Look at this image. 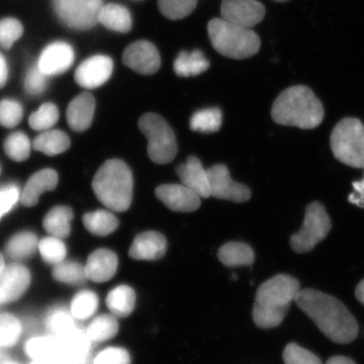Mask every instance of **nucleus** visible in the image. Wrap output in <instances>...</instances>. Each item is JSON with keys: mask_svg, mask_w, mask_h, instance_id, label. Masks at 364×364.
I'll return each mask as SVG.
<instances>
[{"mask_svg": "<svg viewBox=\"0 0 364 364\" xmlns=\"http://www.w3.org/2000/svg\"><path fill=\"white\" fill-rule=\"evenodd\" d=\"M21 350L28 361L44 360V359L61 360L59 338L46 332L31 335L23 340Z\"/></svg>", "mask_w": 364, "mask_h": 364, "instance_id": "a211bd4d", "label": "nucleus"}, {"mask_svg": "<svg viewBox=\"0 0 364 364\" xmlns=\"http://www.w3.org/2000/svg\"><path fill=\"white\" fill-rule=\"evenodd\" d=\"M26 326L16 314L0 313V350L6 351L16 348L25 337Z\"/></svg>", "mask_w": 364, "mask_h": 364, "instance_id": "b1692460", "label": "nucleus"}, {"mask_svg": "<svg viewBox=\"0 0 364 364\" xmlns=\"http://www.w3.org/2000/svg\"><path fill=\"white\" fill-rule=\"evenodd\" d=\"M18 200H21V195L16 186L0 188V219L14 207Z\"/></svg>", "mask_w": 364, "mask_h": 364, "instance_id": "de8ad7c7", "label": "nucleus"}, {"mask_svg": "<svg viewBox=\"0 0 364 364\" xmlns=\"http://www.w3.org/2000/svg\"><path fill=\"white\" fill-rule=\"evenodd\" d=\"M330 145L335 158L352 168L364 169V124L345 117L333 129Z\"/></svg>", "mask_w": 364, "mask_h": 364, "instance_id": "423d86ee", "label": "nucleus"}, {"mask_svg": "<svg viewBox=\"0 0 364 364\" xmlns=\"http://www.w3.org/2000/svg\"><path fill=\"white\" fill-rule=\"evenodd\" d=\"M98 304H100V299L97 294L92 291L85 289L73 296L69 310L74 318L81 322L95 316L98 309Z\"/></svg>", "mask_w": 364, "mask_h": 364, "instance_id": "f704fd0d", "label": "nucleus"}, {"mask_svg": "<svg viewBox=\"0 0 364 364\" xmlns=\"http://www.w3.org/2000/svg\"><path fill=\"white\" fill-rule=\"evenodd\" d=\"M85 332L92 342L107 341L119 332V322L112 314H104L93 318Z\"/></svg>", "mask_w": 364, "mask_h": 364, "instance_id": "473e14b6", "label": "nucleus"}, {"mask_svg": "<svg viewBox=\"0 0 364 364\" xmlns=\"http://www.w3.org/2000/svg\"><path fill=\"white\" fill-rule=\"evenodd\" d=\"M354 191L348 196V200L352 205L364 208V177L360 181L352 182Z\"/></svg>", "mask_w": 364, "mask_h": 364, "instance_id": "09e8293b", "label": "nucleus"}, {"mask_svg": "<svg viewBox=\"0 0 364 364\" xmlns=\"http://www.w3.org/2000/svg\"><path fill=\"white\" fill-rule=\"evenodd\" d=\"M41 256L48 264L57 265L65 260L67 248L62 239L56 237H47L39 242Z\"/></svg>", "mask_w": 364, "mask_h": 364, "instance_id": "4c0bfd02", "label": "nucleus"}, {"mask_svg": "<svg viewBox=\"0 0 364 364\" xmlns=\"http://www.w3.org/2000/svg\"><path fill=\"white\" fill-rule=\"evenodd\" d=\"M107 306L116 317L130 316L136 306L135 291L124 284L114 287L107 294Z\"/></svg>", "mask_w": 364, "mask_h": 364, "instance_id": "cd10ccee", "label": "nucleus"}, {"mask_svg": "<svg viewBox=\"0 0 364 364\" xmlns=\"http://www.w3.org/2000/svg\"><path fill=\"white\" fill-rule=\"evenodd\" d=\"M32 284L30 270L21 264H11L0 274V306L16 303L25 296Z\"/></svg>", "mask_w": 364, "mask_h": 364, "instance_id": "9b49d317", "label": "nucleus"}, {"mask_svg": "<svg viewBox=\"0 0 364 364\" xmlns=\"http://www.w3.org/2000/svg\"><path fill=\"white\" fill-rule=\"evenodd\" d=\"M198 0H158L160 13L172 21L186 18L195 11Z\"/></svg>", "mask_w": 364, "mask_h": 364, "instance_id": "a19ab883", "label": "nucleus"}, {"mask_svg": "<svg viewBox=\"0 0 364 364\" xmlns=\"http://www.w3.org/2000/svg\"><path fill=\"white\" fill-rule=\"evenodd\" d=\"M123 61L124 65L143 75L156 73L161 65L157 48L148 41H138L129 46L124 50Z\"/></svg>", "mask_w": 364, "mask_h": 364, "instance_id": "ddd939ff", "label": "nucleus"}, {"mask_svg": "<svg viewBox=\"0 0 364 364\" xmlns=\"http://www.w3.org/2000/svg\"><path fill=\"white\" fill-rule=\"evenodd\" d=\"M119 260L117 254L109 249H97L93 251L86 261L85 272L91 282H109L116 274Z\"/></svg>", "mask_w": 364, "mask_h": 364, "instance_id": "6ab92c4d", "label": "nucleus"}, {"mask_svg": "<svg viewBox=\"0 0 364 364\" xmlns=\"http://www.w3.org/2000/svg\"><path fill=\"white\" fill-rule=\"evenodd\" d=\"M58 107L51 102L41 105L28 119V124L33 130L45 132L50 130L58 122Z\"/></svg>", "mask_w": 364, "mask_h": 364, "instance_id": "ea45409f", "label": "nucleus"}, {"mask_svg": "<svg viewBox=\"0 0 364 364\" xmlns=\"http://www.w3.org/2000/svg\"><path fill=\"white\" fill-rule=\"evenodd\" d=\"M7 78H9V68L6 59L0 54V88L6 85Z\"/></svg>", "mask_w": 364, "mask_h": 364, "instance_id": "8fccbe9b", "label": "nucleus"}, {"mask_svg": "<svg viewBox=\"0 0 364 364\" xmlns=\"http://www.w3.org/2000/svg\"><path fill=\"white\" fill-rule=\"evenodd\" d=\"M331 220L324 205L314 202L306 207L305 220L299 232L291 237V247L294 252H311L331 230Z\"/></svg>", "mask_w": 364, "mask_h": 364, "instance_id": "6e6552de", "label": "nucleus"}, {"mask_svg": "<svg viewBox=\"0 0 364 364\" xmlns=\"http://www.w3.org/2000/svg\"><path fill=\"white\" fill-rule=\"evenodd\" d=\"M272 117L282 126L312 130L322 123L324 107L311 88L296 85L282 91L273 102Z\"/></svg>", "mask_w": 364, "mask_h": 364, "instance_id": "7ed1b4c3", "label": "nucleus"}, {"mask_svg": "<svg viewBox=\"0 0 364 364\" xmlns=\"http://www.w3.org/2000/svg\"><path fill=\"white\" fill-rule=\"evenodd\" d=\"M274 1H277V2H286V1H287V0H274Z\"/></svg>", "mask_w": 364, "mask_h": 364, "instance_id": "13d9d810", "label": "nucleus"}, {"mask_svg": "<svg viewBox=\"0 0 364 364\" xmlns=\"http://www.w3.org/2000/svg\"><path fill=\"white\" fill-rule=\"evenodd\" d=\"M33 148L48 156H55L65 152L70 147V138L64 132L48 130L35 139Z\"/></svg>", "mask_w": 364, "mask_h": 364, "instance_id": "c756f323", "label": "nucleus"}, {"mask_svg": "<svg viewBox=\"0 0 364 364\" xmlns=\"http://www.w3.org/2000/svg\"><path fill=\"white\" fill-rule=\"evenodd\" d=\"M31 149L32 146L28 136L21 132L11 134L4 142V151L14 161H25L30 156Z\"/></svg>", "mask_w": 364, "mask_h": 364, "instance_id": "58836bf2", "label": "nucleus"}, {"mask_svg": "<svg viewBox=\"0 0 364 364\" xmlns=\"http://www.w3.org/2000/svg\"><path fill=\"white\" fill-rule=\"evenodd\" d=\"M95 100L85 92L74 98L67 109V122L72 130L83 132L91 126L95 117Z\"/></svg>", "mask_w": 364, "mask_h": 364, "instance_id": "5701e85b", "label": "nucleus"}, {"mask_svg": "<svg viewBox=\"0 0 364 364\" xmlns=\"http://www.w3.org/2000/svg\"><path fill=\"white\" fill-rule=\"evenodd\" d=\"M139 128L148 140V155L156 164H167L176 156V135L167 122L156 114H145Z\"/></svg>", "mask_w": 364, "mask_h": 364, "instance_id": "0eeeda50", "label": "nucleus"}, {"mask_svg": "<svg viewBox=\"0 0 364 364\" xmlns=\"http://www.w3.org/2000/svg\"><path fill=\"white\" fill-rule=\"evenodd\" d=\"M294 301L318 330L335 343H350L358 337V322L338 299L317 289H305L299 291Z\"/></svg>", "mask_w": 364, "mask_h": 364, "instance_id": "f257e3e1", "label": "nucleus"}, {"mask_svg": "<svg viewBox=\"0 0 364 364\" xmlns=\"http://www.w3.org/2000/svg\"><path fill=\"white\" fill-rule=\"evenodd\" d=\"M219 259L226 267H236L251 265L255 259L253 249L241 242H229L220 248Z\"/></svg>", "mask_w": 364, "mask_h": 364, "instance_id": "c85d7f7f", "label": "nucleus"}, {"mask_svg": "<svg viewBox=\"0 0 364 364\" xmlns=\"http://www.w3.org/2000/svg\"><path fill=\"white\" fill-rule=\"evenodd\" d=\"M173 67L177 75L181 77H191L207 71L210 67V62L198 50L191 53L182 51L174 61Z\"/></svg>", "mask_w": 364, "mask_h": 364, "instance_id": "2f4dec72", "label": "nucleus"}, {"mask_svg": "<svg viewBox=\"0 0 364 364\" xmlns=\"http://www.w3.org/2000/svg\"><path fill=\"white\" fill-rule=\"evenodd\" d=\"M210 196L234 203L250 200L251 191L244 184L234 181L225 165L217 164L208 170Z\"/></svg>", "mask_w": 364, "mask_h": 364, "instance_id": "9d476101", "label": "nucleus"}, {"mask_svg": "<svg viewBox=\"0 0 364 364\" xmlns=\"http://www.w3.org/2000/svg\"><path fill=\"white\" fill-rule=\"evenodd\" d=\"M48 76L41 70L39 66L33 67L26 74L25 79V88L28 95H40L47 88Z\"/></svg>", "mask_w": 364, "mask_h": 364, "instance_id": "49530a36", "label": "nucleus"}, {"mask_svg": "<svg viewBox=\"0 0 364 364\" xmlns=\"http://www.w3.org/2000/svg\"><path fill=\"white\" fill-rule=\"evenodd\" d=\"M39 241L32 232H21L9 239L6 245L9 257L14 260L25 259L38 249Z\"/></svg>", "mask_w": 364, "mask_h": 364, "instance_id": "72a5a7b5", "label": "nucleus"}, {"mask_svg": "<svg viewBox=\"0 0 364 364\" xmlns=\"http://www.w3.org/2000/svg\"><path fill=\"white\" fill-rule=\"evenodd\" d=\"M166 250L165 237L158 232L147 231L136 237L129 255L136 260H158L165 255Z\"/></svg>", "mask_w": 364, "mask_h": 364, "instance_id": "412c9836", "label": "nucleus"}, {"mask_svg": "<svg viewBox=\"0 0 364 364\" xmlns=\"http://www.w3.org/2000/svg\"><path fill=\"white\" fill-rule=\"evenodd\" d=\"M221 14L224 20L251 28L264 18L265 7L257 0H223Z\"/></svg>", "mask_w": 364, "mask_h": 364, "instance_id": "f8f14e48", "label": "nucleus"}, {"mask_svg": "<svg viewBox=\"0 0 364 364\" xmlns=\"http://www.w3.org/2000/svg\"><path fill=\"white\" fill-rule=\"evenodd\" d=\"M91 340L85 330L76 328L60 337V358L64 364H81L90 359Z\"/></svg>", "mask_w": 364, "mask_h": 364, "instance_id": "dca6fc26", "label": "nucleus"}, {"mask_svg": "<svg viewBox=\"0 0 364 364\" xmlns=\"http://www.w3.org/2000/svg\"><path fill=\"white\" fill-rule=\"evenodd\" d=\"M176 172L183 186L195 191L200 198H210L208 170L203 168L200 159L195 156H189L186 163L177 167Z\"/></svg>", "mask_w": 364, "mask_h": 364, "instance_id": "aec40b11", "label": "nucleus"}, {"mask_svg": "<svg viewBox=\"0 0 364 364\" xmlns=\"http://www.w3.org/2000/svg\"><path fill=\"white\" fill-rule=\"evenodd\" d=\"M53 277L61 284L70 286H81L87 280L85 265L75 261H66L55 265L53 268Z\"/></svg>", "mask_w": 364, "mask_h": 364, "instance_id": "c9c22d12", "label": "nucleus"}, {"mask_svg": "<svg viewBox=\"0 0 364 364\" xmlns=\"http://www.w3.org/2000/svg\"><path fill=\"white\" fill-rule=\"evenodd\" d=\"M23 33L21 23L16 18H7L0 21V46L4 49H11Z\"/></svg>", "mask_w": 364, "mask_h": 364, "instance_id": "c03bdc74", "label": "nucleus"}, {"mask_svg": "<svg viewBox=\"0 0 364 364\" xmlns=\"http://www.w3.org/2000/svg\"><path fill=\"white\" fill-rule=\"evenodd\" d=\"M0 364H26V363H21V361L18 360V359L6 358V359H2V360H0Z\"/></svg>", "mask_w": 364, "mask_h": 364, "instance_id": "5fc2aeb1", "label": "nucleus"}, {"mask_svg": "<svg viewBox=\"0 0 364 364\" xmlns=\"http://www.w3.org/2000/svg\"><path fill=\"white\" fill-rule=\"evenodd\" d=\"M77 321L74 318L69 308L63 306H55L45 314L43 325L45 332L60 338L74 331L78 327Z\"/></svg>", "mask_w": 364, "mask_h": 364, "instance_id": "393cba45", "label": "nucleus"}, {"mask_svg": "<svg viewBox=\"0 0 364 364\" xmlns=\"http://www.w3.org/2000/svg\"><path fill=\"white\" fill-rule=\"evenodd\" d=\"M81 364H92V361H91L90 359V360L86 361V363H81Z\"/></svg>", "mask_w": 364, "mask_h": 364, "instance_id": "4d7b16f0", "label": "nucleus"}, {"mask_svg": "<svg viewBox=\"0 0 364 364\" xmlns=\"http://www.w3.org/2000/svg\"><path fill=\"white\" fill-rule=\"evenodd\" d=\"M133 174L119 159L107 160L95 173L92 189L107 210L126 212L133 200Z\"/></svg>", "mask_w": 364, "mask_h": 364, "instance_id": "20e7f679", "label": "nucleus"}, {"mask_svg": "<svg viewBox=\"0 0 364 364\" xmlns=\"http://www.w3.org/2000/svg\"><path fill=\"white\" fill-rule=\"evenodd\" d=\"M223 116L221 109L217 107L200 109L196 112L191 119V129L200 133H215L221 129Z\"/></svg>", "mask_w": 364, "mask_h": 364, "instance_id": "e433bc0d", "label": "nucleus"}, {"mask_svg": "<svg viewBox=\"0 0 364 364\" xmlns=\"http://www.w3.org/2000/svg\"><path fill=\"white\" fill-rule=\"evenodd\" d=\"M325 364H356L351 358L346 356H333Z\"/></svg>", "mask_w": 364, "mask_h": 364, "instance_id": "3c124183", "label": "nucleus"}, {"mask_svg": "<svg viewBox=\"0 0 364 364\" xmlns=\"http://www.w3.org/2000/svg\"><path fill=\"white\" fill-rule=\"evenodd\" d=\"M72 220H73L72 208L66 205H58L53 208L45 215L43 226L48 234L63 240L70 235Z\"/></svg>", "mask_w": 364, "mask_h": 364, "instance_id": "bb28decb", "label": "nucleus"}, {"mask_svg": "<svg viewBox=\"0 0 364 364\" xmlns=\"http://www.w3.org/2000/svg\"><path fill=\"white\" fill-rule=\"evenodd\" d=\"M208 31L213 47L228 58L246 59L259 52V37L251 28L222 18L210 21Z\"/></svg>", "mask_w": 364, "mask_h": 364, "instance_id": "39448f33", "label": "nucleus"}, {"mask_svg": "<svg viewBox=\"0 0 364 364\" xmlns=\"http://www.w3.org/2000/svg\"><path fill=\"white\" fill-rule=\"evenodd\" d=\"M299 291V280L287 274L275 275L261 284L253 308L256 326L272 329L282 324Z\"/></svg>", "mask_w": 364, "mask_h": 364, "instance_id": "f03ea898", "label": "nucleus"}, {"mask_svg": "<svg viewBox=\"0 0 364 364\" xmlns=\"http://www.w3.org/2000/svg\"><path fill=\"white\" fill-rule=\"evenodd\" d=\"M74 62V51L64 42L52 43L41 54L38 66L47 76L58 75L70 68Z\"/></svg>", "mask_w": 364, "mask_h": 364, "instance_id": "f3484780", "label": "nucleus"}, {"mask_svg": "<svg viewBox=\"0 0 364 364\" xmlns=\"http://www.w3.org/2000/svg\"><path fill=\"white\" fill-rule=\"evenodd\" d=\"M282 356L284 364H323L316 354L296 343L287 344Z\"/></svg>", "mask_w": 364, "mask_h": 364, "instance_id": "37998d69", "label": "nucleus"}, {"mask_svg": "<svg viewBox=\"0 0 364 364\" xmlns=\"http://www.w3.org/2000/svg\"><path fill=\"white\" fill-rule=\"evenodd\" d=\"M1 352H2V351H1V350H0V356H1Z\"/></svg>", "mask_w": 364, "mask_h": 364, "instance_id": "bf43d9fd", "label": "nucleus"}, {"mask_svg": "<svg viewBox=\"0 0 364 364\" xmlns=\"http://www.w3.org/2000/svg\"><path fill=\"white\" fill-rule=\"evenodd\" d=\"M26 364H64L59 359H44V360L28 361Z\"/></svg>", "mask_w": 364, "mask_h": 364, "instance_id": "864d4df0", "label": "nucleus"}, {"mask_svg": "<svg viewBox=\"0 0 364 364\" xmlns=\"http://www.w3.org/2000/svg\"><path fill=\"white\" fill-rule=\"evenodd\" d=\"M60 20L75 30H90L97 23L102 0H53Z\"/></svg>", "mask_w": 364, "mask_h": 364, "instance_id": "1a4fd4ad", "label": "nucleus"}, {"mask_svg": "<svg viewBox=\"0 0 364 364\" xmlns=\"http://www.w3.org/2000/svg\"><path fill=\"white\" fill-rule=\"evenodd\" d=\"M6 261H4V256L0 253V274L4 272V270L6 269Z\"/></svg>", "mask_w": 364, "mask_h": 364, "instance_id": "6e6d98bb", "label": "nucleus"}, {"mask_svg": "<svg viewBox=\"0 0 364 364\" xmlns=\"http://www.w3.org/2000/svg\"><path fill=\"white\" fill-rule=\"evenodd\" d=\"M92 364H131V356L122 347H109L93 358Z\"/></svg>", "mask_w": 364, "mask_h": 364, "instance_id": "a18cd8bd", "label": "nucleus"}, {"mask_svg": "<svg viewBox=\"0 0 364 364\" xmlns=\"http://www.w3.org/2000/svg\"><path fill=\"white\" fill-rule=\"evenodd\" d=\"M83 224L95 236H109L119 227V220L109 210H98L83 215Z\"/></svg>", "mask_w": 364, "mask_h": 364, "instance_id": "7c9ffc66", "label": "nucleus"}, {"mask_svg": "<svg viewBox=\"0 0 364 364\" xmlns=\"http://www.w3.org/2000/svg\"><path fill=\"white\" fill-rule=\"evenodd\" d=\"M155 195L167 208L174 212L191 213L200 207V196L183 184H163Z\"/></svg>", "mask_w": 364, "mask_h": 364, "instance_id": "2eb2a0df", "label": "nucleus"}, {"mask_svg": "<svg viewBox=\"0 0 364 364\" xmlns=\"http://www.w3.org/2000/svg\"><path fill=\"white\" fill-rule=\"evenodd\" d=\"M97 23L117 33L130 32L133 26L130 11L124 6L117 4L102 6L98 14Z\"/></svg>", "mask_w": 364, "mask_h": 364, "instance_id": "a878e982", "label": "nucleus"}, {"mask_svg": "<svg viewBox=\"0 0 364 364\" xmlns=\"http://www.w3.org/2000/svg\"><path fill=\"white\" fill-rule=\"evenodd\" d=\"M356 299L364 306V279L359 282L355 289Z\"/></svg>", "mask_w": 364, "mask_h": 364, "instance_id": "603ef678", "label": "nucleus"}, {"mask_svg": "<svg viewBox=\"0 0 364 364\" xmlns=\"http://www.w3.org/2000/svg\"><path fill=\"white\" fill-rule=\"evenodd\" d=\"M58 184V174L54 169H43L36 172L26 182L21 203L25 207L31 208L37 205L40 196L46 191H51Z\"/></svg>", "mask_w": 364, "mask_h": 364, "instance_id": "4be33fe9", "label": "nucleus"}, {"mask_svg": "<svg viewBox=\"0 0 364 364\" xmlns=\"http://www.w3.org/2000/svg\"><path fill=\"white\" fill-rule=\"evenodd\" d=\"M114 63L109 56L97 55L86 59L75 72V81L81 87L93 90L104 85L112 76Z\"/></svg>", "mask_w": 364, "mask_h": 364, "instance_id": "4468645a", "label": "nucleus"}, {"mask_svg": "<svg viewBox=\"0 0 364 364\" xmlns=\"http://www.w3.org/2000/svg\"><path fill=\"white\" fill-rule=\"evenodd\" d=\"M23 109L16 100H4L0 102V124L4 128H14L21 123Z\"/></svg>", "mask_w": 364, "mask_h": 364, "instance_id": "79ce46f5", "label": "nucleus"}]
</instances>
